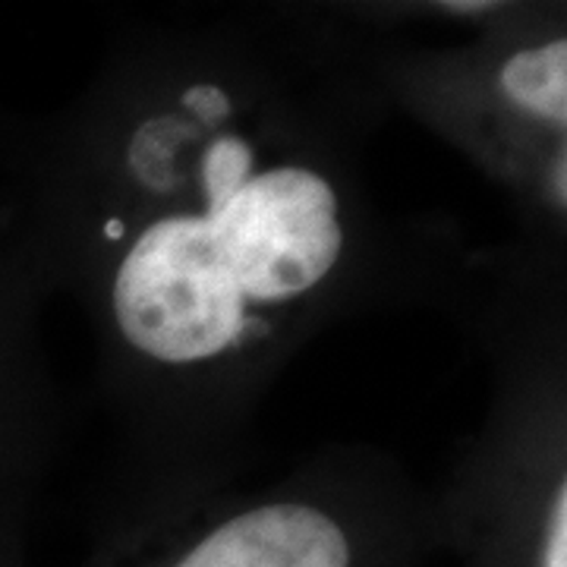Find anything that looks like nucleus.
<instances>
[{
	"label": "nucleus",
	"instance_id": "1",
	"mask_svg": "<svg viewBox=\"0 0 567 567\" xmlns=\"http://www.w3.org/2000/svg\"><path fill=\"white\" fill-rule=\"evenodd\" d=\"M123 338L162 363H199L246 331V297L205 218H162L142 230L114 281Z\"/></svg>",
	"mask_w": 567,
	"mask_h": 567
},
{
	"label": "nucleus",
	"instance_id": "2",
	"mask_svg": "<svg viewBox=\"0 0 567 567\" xmlns=\"http://www.w3.org/2000/svg\"><path fill=\"white\" fill-rule=\"evenodd\" d=\"M212 224L244 297L259 303H281L316 287L344 246L334 189L306 167L249 177Z\"/></svg>",
	"mask_w": 567,
	"mask_h": 567
},
{
	"label": "nucleus",
	"instance_id": "3",
	"mask_svg": "<svg viewBox=\"0 0 567 567\" xmlns=\"http://www.w3.org/2000/svg\"><path fill=\"white\" fill-rule=\"evenodd\" d=\"M177 567H350V546L322 511L268 505L221 524Z\"/></svg>",
	"mask_w": 567,
	"mask_h": 567
},
{
	"label": "nucleus",
	"instance_id": "4",
	"mask_svg": "<svg viewBox=\"0 0 567 567\" xmlns=\"http://www.w3.org/2000/svg\"><path fill=\"white\" fill-rule=\"evenodd\" d=\"M502 89L511 102L543 121L567 123V41L551 39L543 48L520 51L502 66Z\"/></svg>",
	"mask_w": 567,
	"mask_h": 567
},
{
	"label": "nucleus",
	"instance_id": "5",
	"mask_svg": "<svg viewBox=\"0 0 567 567\" xmlns=\"http://www.w3.org/2000/svg\"><path fill=\"white\" fill-rule=\"evenodd\" d=\"M249 171H252V148L240 136H224L208 145L203 162L205 196H208L205 221H215L221 215L227 203L246 186Z\"/></svg>",
	"mask_w": 567,
	"mask_h": 567
},
{
	"label": "nucleus",
	"instance_id": "6",
	"mask_svg": "<svg viewBox=\"0 0 567 567\" xmlns=\"http://www.w3.org/2000/svg\"><path fill=\"white\" fill-rule=\"evenodd\" d=\"M174 133H181V126L174 121H152L136 133V140L130 145V167L145 186L152 189H167L171 177V145Z\"/></svg>",
	"mask_w": 567,
	"mask_h": 567
},
{
	"label": "nucleus",
	"instance_id": "7",
	"mask_svg": "<svg viewBox=\"0 0 567 567\" xmlns=\"http://www.w3.org/2000/svg\"><path fill=\"white\" fill-rule=\"evenodd\" d=\"M546 567H567V488L558 486L551 520H548Z\"/></svg>",
	"mask_w": 567,
	"mask_h": 567
},
{
	"label": "nucleus",
	"instance_id": "8",
	"mask_svg": "<svg viewBox=\"0 0 567 567\" xmlns=\"http://www.w3.org/2000/svg\"><path fill=\"white\" fill-rule=\"evenodd\" d=\"M183 104L199 114L205 123H221L230 114V99L224 95L218 85H193L183 92Z\"/></svg>",
	"mask_w": 567,
	"mask_h": 567
},
{
	"label": "nucleus",
	"instance_id": "9",
	"mask_svg": "<svg viewBox=\"0 0 567 567\" xmlns=\"http://www.w3.org/2000/svg\"><path fill=\"white\" fill-rule=\"evenodd\" d=\"M567 162L565 155H558V162H551V183H548V189H551V203H558V208H565L567 203Z\"/></svg>",
	"mask_w": 567,
	"mask_h": 567
},
{
	"label": "nucleus",
	"instance_id": "10",
	"mask_svg": "<svg viewBox=\"0 0 567 567\" xmlns=\"http://www.w3.org/2000/svg\"><path fill=\"white\" fill-rule=\"evenodd\" d=\"M451 13H483V10H488L492 3H486V0H466V3H461V0H451V3H445Z\"/></svg>",
	"mask_w": 567,
	"mask_h": 567
},
{
	"label": "nucleus",
	"instance_id": "11",
	"mask_svg": "<svg viewBox=\"0 0 567 567\" xmlns=\"http://www.w3.org/2000/svg\"><path fill=\"white\" fill-rule=\"evenodd\" d=\"M104 230H107V237H111V240H121V237H123V224L121 221H107V227H104Z\"/></svg>",
	"mask_w": 567,
	"mask_h": 567
}]
</instances>
